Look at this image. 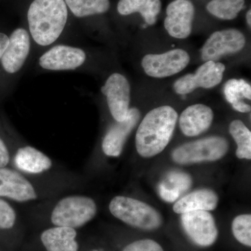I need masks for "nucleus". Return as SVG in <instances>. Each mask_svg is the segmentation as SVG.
<instances>
[{
    "label": "nucleus",
    "mask_w": 251,
    "mask_h": 251,
    "mask_svg": "<svg viewBox=\"0 0 251 251\" xmlns=\"http://www.w3.org/2000/svg\"><path fill=\"white\" fill-rule=\"evenodd\" d=\"M177 119V112L169 105L149 112L135 135V148L140 156L151 158L161 153L171 142Z\"/></svg>",
    "instance_id": "nucleus-1"
},
{
    "label": "nucleus",
    "mask_w": 251,
    "mask_h": 251,
    "mask_svg": "<svg viewBox=\"0 0 251 251\" xmlns=\"http://www.w3.org/2000/svg\"><path fill=\"white\" fill-rule=\"evenodd\" d=\"M67 20L64 0H34L28 9L29 34L41 46L54 44L62 35Z\"/></svg>",
    "instance_id": "nucleus-2"
},
{
    "label": "nucleus",
    "mask_w": 251,
    "mask_h": 251,
    "mask_svg": "<svg viewBox=\"0 0 251 251\" xmlns=\"http://www.w3.org/2000/svg\"><path fill=\"white\" fill-rule=\"evenodd\" d=\"M109 209L112 215L122 222L144 230L158 229L163 224L158 211L134 198L116 196L109 204Z\"/></svg>",
    "instance_id": "nucleus-3"
},
{
    "label": "nucleus",
    "mask_w": 251,
    "mask_h": 251,
    "mask_svg": "<svg viewBox=\"0 0 251 251\" xmlns=\"http://www.w3.org/2000/svg\"><path fill=\"white\" fill-rule=\"evenodd\" d=\"M97 206L93 199L86 196H72L63 198L54 206L51 221L55 226L76 228L95 217Z\"/></svg>",
    "instance_id": "nucleus-4"
},
{
    "label": "nucleus",
    "mask_w": 251,
    "mask_h": 251,
    "mask_svg": "<svg viewBox=\"0 0 251 251\" xmlns=\"http://www.w3.org/2000/svg\"><path fill=\"white\" fill-rule=\"evenodd\" d=\"M227 140L220 136H211L190 142L175 149L172 153L173 161L187 165L221 159L227 152Z\"/></svg>",
    "instance_id": "nucleus-5"
},
{
    "label": "nucleus",
    "mask_w": 251,
    "mask_h": 251,
    "mask_svg": "<svg viewBox=\"0 0 251 251\" xmlns=\"http://www.w3.org/2000/svg\"><path fill=\"white\" fill-rule=\"evenodd\" d=\"M183 229L194 244L208 247L216 242L219 235L214 216L207 211H193L181 216Z\"/></svg>",
    "instance_id": "nucleus-6"
},
{
    "label": "nucleus",
    "mask_w": 251,
    "mask_h": 251,
    "mask_svg": "<svg viewBox=\"0 0 251 251\" xmlns=\"http://www.w3.org/2000/svg\"><path fill=\"white\" fill-rule=\"evenodd\" d=\"M190 57L182 49H175L162 54H149L142 60V67L149 76L163 78L184 70Z\"/></svg>",
    "instance_id": "nucleus-7"
},
{
    "label": "nucleus",
    "mask_w": 251,
    "mask_h": 251,
    "mask_svg": "<svg viewBox=\"0 0 251 251\" xmlns=\"http://www.w3.org/2000/svg\"><path fill=\"white\" fill-rule=\"evenodd\" d=\"M226 67L221 62L207 61L198 68L195 74H188L177 79L174 90L179 95H186L199 87L210 89L221 83Z\"/></svg>",
    "instance_id": "nucleus-8"
},
{
    "label": "nucleus",
    "mask_w": 251,
    "mask_h": 251,
    "mask_svg": "<svg viewBox=\"0 0 251 251\" xmlns=\"http://www.w3.org/2000/svg\"><path fill=\"white\" fill-rule=\"evenodd\" d=\"M101 92L106 97L108 108L114 120L124 121L130 109V86L126 77L119 73H114L101 87Z\"/></svg>",
    "instance_id": "nucleus-9"
},
{
    "label": "nucleus",
    "mask_w": 251,
    "mask_h": 251,
    "mask_svg": "<svg viewBox=\"0 0 251 251\" xmlns=\"http://www.w3.org/2000/svg\"><path fill=\"white\" fill-rule=\"evenodd\" d=\"M245 44V36L237 29L215 31L203 46L201 56L203 61L215 62L226 54L239 52Z\"/></svg>",
    "instance_id": "nucleus-10"
},
{
    "label": "nucleus",
    "mask_w": 251,
    "mask_h": 251,
    "mask_svg": "<svg viewBox=\"0 0 251 251\" xmlns=\"http://www.w3.org/2000/svg\"><path fill=\"white\" fill-rule=\"evenodd\" d=\"M86 53L83 50L74 46L57 45L50 49L39 59V66L45 70H75L85 62Z\"/></svg>",
    "instance_id": "nucleus-11"
},
{
    "label": "nucleus",
    "mask_w": 251,
    "mask_h": 251,
    "mask_svg": "<svg viewBox=\"0 0 251 251\" xmlns=\"http://www.w3.org/2000/svg\"><path fill=\"white\" fill-rule=\"evenodd\" d=\"M194 6L189 0H175L168 5L164 27L176 39H184L192 31Z\"/></svg>",
    "instance_id": "nucleus-12"
},
{
    "label": "nucleus",
    "mask_w": 251,
    "mask_h": 251,
    "mask_svg": "<svg viewBox=\"0 0 251 251\" xmlns=\"http://www.w3.org/2000/svg\"><path fill=\"white\" fill-rule=\"evenodd\" d=\"M9 38V44L1 57V62L5 72L14 74L22 69L29 57L31 37L25 29L17 28Z\"/></svg>",
    "instance_id": "nucleus-13"
},
{
    "label": "nucleus",
    "mask_w": 251,
    "mask_h": 251,
    "mask_svg": "<svg viewBox=\"0 0 251 251\" xmlns=\"http://www.w3.org/2000/svg\"><path fill=\"white\" fill-rule=\"evenodd\" d=\"M140 118L139 110L135 108H130L126 118L124 121L116 122L109 128L102 143V149L105 155L112 157L120 156L127 138L134 129Z\"/></svg>",
    "instance_id": "nucleus-14"
},
{
    "label": "nucleus",
    "mask_w": 251,
    "mask_h": 251,
    "mask_svg": "<svg viewBox=\"0 0 251 251\" xmlns=\"http://www.w3.org/2000/svg\"><path fill=\"white\" fill-rule=\"evenodd\" d=\"M0 197L17 202H27L37 198L31 183L18 172L0 168Z\"/></svg>",
    "instance_id": "nucleus-15"
},
{
    "label": "nucleus",
    "mask_w": 251,
    "mask_h": 251,
    "mask_svg": "<svg viewBox=\"0 0 251 251\" xmlns=\"http://www.w3.org/2000/svg\"><path fill=\"white\" fill-rule=\"evenodd\" d=\"M213 120L214 112L209 106L195 104L182 112L179 117V126L186 136H198L209 129Z\"/></svg>",
    "instance_id": "nucleus-16"
},
{
    "label": "nucleus",
    "mask_w": 251,
    "mask_h": 251,
    "mask_svg": "<svg viewBox=\"0 0 251 251\" xmlns=\"http://www.w3.org/2000/svg\"><path fill=\"white\" fill-rule=\"evenodd\" d=\"M219 203V197L214 191L200 189L180 198L173 206V210L179 214L193 211H213Z\"/></svg>",
    "instance_id": "nucleus-17"
},
{
    "label": "nucleus",
    "mask_w": 251,
    "mask_h": 251,
    "mask_svg": "<svg viewBox=\"0 0 251 251\" xmlns=\"http://www.w3.org/2000/svg\"><path fill=\"white\" fill-rule=\"evenodd\" d=\"M76 236L75 229L56 226L44 231L41 239L48 251H77Z\"/></svg>",
    "instance_id": "nucleus-18"
},
{
    "label": "nucleus",
    "mask_w": 251,
    "mask_h": 251,
    "mask_svg": "<svg viewBox=\"0 0 251 251\" xmlns=\"http://www.w3.org/2000/svg\"><path fill=\"white\" fill-rule=\"evenodd\" d=\"M15 163L21 171L31 174L49 171L52 166L49 156L31 146L18 149L15 156Z\"/></svg>",
    "instance_id": "nucleus-19"
},
{
    "label": "nucleus",
    "mask_w": 251,
    "mask_h": 251,
    "mask_svg": "<svg viewBox=\"0 0 251 251\" xmlns=\"http://www.w3.org/2000/svg\"><path fill=\"white\" fill-rule=\"evenodd\" d=\"M192 182L189 175L183 172H171L158 185L160 197L166 202H175L191 188Z\"/></svg>",
    "instance_id": "nucleus-20"
},
{
    "label": "nucleus",
    "mask_w": 251,
    "mask_h": 251,
    "mask_svg": "<svg viewBox=\"0 0 251 251\" xmlns=\"http://www.w3.org/2000/svg\"><path fill=\"white\" fill-rule=\"evenodd\" d=\"M161 8V0H120L117 4V11L122 16L140 13L150 25L156 22Z\"/></svg>",
    "instance_id": "nucleus-21"
},
{
    "label": "nucleus",
    "mask_w": 251,
    "mask_h": 251,
    "mask_svg": "<svg viewBox=\"0 0 251 251\" xmlns=\"http://www.w3.org/2000/svg\"><path fill=\"white\" fill-rule=\"evenodd\" d=\"M67 7L77 18H85L107 12L110 0H64Z\"/></svg>",
    "instance_id": "nucleus-22"
},
{
    "label": "nucleus",
    "mask_w": 251,
    "mask_h": 251,
    "mask_svg": "<svg viewBox=\"0 0 251 251\" xmlns=\"http://www.w3.org/2000/svg\"><path fill=\"white\" fill-rule=\"evenodd\" d=\"M229 133L237 143L236 156L240 159L251 158V130L241 120H236L229 125Z\"/></svg>",
    "instance_id": "nucleus-23"
},
{
    "label": "nucleus",
    "mask_w": 251,
    "mask_h": 251,
    "mask_svg": "<svg viewBox=\"0 0 251 251\" xmlns=\"http://www.w3.org/2000/svg\"><path fill=\"white\" fill-rule=\"evenodd\" d=\"M245 0H211L206 6L207 11L222 20H233L243 9Z\"/></svg>",
    "instance_id": "nucleus-24"
},
{
    "label": "nucleus",
    "mask_w": 251,
    "mask_h": 251,
    "mask_svg": "<svg viewBox=\"0 0 251 251\" xmlns=\"http://www.w3.org/2000/svg\"><path fill=\"white\" fill-rule=\"evenodd\" d=\"M224 94L226 100L233 106L240 102H244L243 98L251 100V85L243 79H230L225 84Z\"/></svg>",
    "instance_id": "nucleus-25"
},
{
    "label": "nucleus",
    "mask_w": 251,
    "mask_h": 251,
    "mask_svg": "<svg viewBox=\"0 0 251 251\" xmlns=\"http://www.w3.org/2000/svg\"><path fill=\"white\" fill-rule=\"evenodd\" d=\"M232 231L238 242L247 247H251V215L242 214L232 221Z\"/></svg>",
    "instance_id": "nucleus-26"
},
{
    "label": "nucleus",
    "mask_w": 251,
    "mask_h": 251,
    "mask_svg": "<svg viewBox=\"0 0 251 251\" xmlns=\"http://www.w3.org/2000/svg\"><path fill=\"white\" fill-rule=\"evenodd\" d=\"M16 214L7 202L0 199V228L9 229L14 226Z\"/></svg>",
    "instance_id": "nucleus-27"
},
{
    "label": "nucleus",
    "mask_w": 251,
    "mask_h": 251,
    "mask_svg": "<svg viewBox=\"0 0 251 251\" xmlns=\"http://www.w3.org/2000/svg\"><path fill=\"white\" fill-rule=\"evenodd\" d=\"M123 251H164L159 244L151 239H141L128 244Z\"/></svg>",
    "instance_id": "nucleus-28"
},
{
    "label": "nucleus",
    "mask_w": 251,
    "mask_h": 251,
    "mask_svg": "<svg viewBox=\"0 0 251 251\" xmlns=\"http://www.w3.org/2000/svg\"><path fill=\"white\" fill-rule=\"evenodd\" d=\"M10 160L9 150L3 140L0 138V168L7 166Z\"/></svg>",
    "instance_id": "nucleus-29"
},
{
    "label": "nucleus",
    "mask_w": 251,
    "mask_h": 251,
    "mask_svg": "<svg viewBox=\"0 0 251 251\" xmlns=\"http://www.w3.org/2000/svg\"><path fill=\"white\" fill-rule=\"evenodd\" d=\"M9 41V36L4 33L0 32V61H1V57L4 54L5 50L7 48Z\"/></svg>",
    "instance_id": "nucleus-30"
},
{
    "label": "nucleus",
    "mask_w": 251,
    "mask_h": 251,
    "mask_svg": "<svg viewBox=\"0 0 251 251\" xmlns=\"http://www.w3.org/2000/svg\"><path fill=\"white\" fill-rule=\"evenodd\" d=\"M247 21L248 25H249V26L251 25V10H249V11H248L247 14Z\"/></svg>",
    "instance_id": "nucleus-31"
},
{
    "label": "nucleus",
    "mask_w": 251,
    "mask_h": 251,
    "mask_svg": "<svg viewBox=\"0 0 251 251\" xmlns=\"http://www.w3.org/2000/svg\"></svg>",
    "instance_id": "nucleus-32"
}]
</instances>
